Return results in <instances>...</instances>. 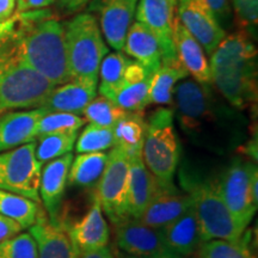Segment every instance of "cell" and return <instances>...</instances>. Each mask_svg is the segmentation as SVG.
<instances>
[{"label":"cell","instance_id":"obj_1","mask_svg":"<svg viewBox=\"0 0 258 258\" xmlns=\"http://www.w3.org/2000/svg\"><path fill=\"white\" fill-rule=\"evenodd\" d=\"M25 62L54 85L69 83L64 24L48 9L15 12L0 23V66Z\"/></svg>","mask_w":258,"mask_h":258},{"label":"cell","instance_id":"obj_2","mask_svg":"<svg viewBox=\"0 0 258 258\" xmlns=\"http://www.w3.org/2000/svg\"><path fill=\"white\" fill-rule=\"evenodd\" d=\"M212 83L234 109L257 101V49L247 31L226 36L211 55Z\"/></svg>","mask_w":258,"mask_h":258},{"label":"cell","instance_id":"obj_3","mask_svg":"<svg viewBox=\"0 0 258 258\" xmlns=\"http://www.w3.org/2000/svg\"><path fill=\"white\" fill-rule=\"evenodd\" d=\"M173 97L180 127L196 143L218 147L217 134H220L225 146L230 144L225 132L227 123H234L233 112L217 105L208 85L184 80L175 86Z\"/></svg>","mask_w":258,"mask_h":258},{"label":"cell","instance_id":"obj_4","mask_svg":"<svg viewBox=\"0 0 258 258\" xmlns=\"http://www.w3.org/2000/svg\"><path fill=\"white\" fill-rule=\"evenodd\" d=\"M180 184L191 198L202 243L215 239L237 240L246 231L228 211L219 192L217 182L201 178L194 173L182 172Z\"/></svg>","mask_w":258,"mask_h":258},{"label":"cell","instance_id":"obj_5","mask_svg":"<svg viewBox=\"0 0 258 258\" xmlns=\"http://www.w3.org/2000/svg\"><path fill=\"white\" fill-rule=\"evenodd\" d=\"M179 143L175 129L172 109L159 108L146 121L143 160L160 184H175L179 163Z\"/></svg>","mask_w":258,"mask_h":258},{"label":"cell","instance_id":"obj_6","mask_svg":"<svg viewBox=\"0 0 258 258\" xmlns=\"http://www.w3.org/2000/svg\"><path fill=\"white\" fill-rule=\"evenodd\" d=\"M64 40L71 78L98 80L99 67L109 49L95 16H74L64 24Z\"/></svg>","mask_w":258,"mask_h":258},{"label":"cell","instance_id":"obj_7","mask_svg":"<svg viewBox=\"0 0 258 258\" xmlns=\"http://www.w3.org/2000/svg\"><path fill=\"white\" fill-rule=\"evenodd\" d=\"M56 88L25 62H16L0 70V115L16 110L43 108Z\"/></svg>","mask_w":258,"mask_h":258},{"label":"cell","instance_id":"obj_8","mask_svg":"<svg viewBox=\"0 0 258 258\" xmlns=\"http://www.w3.org/2000/svg\"><path fill=\"white\" fill-rule=\"evenodd\" d=\"M129 173L131 158L120 147L114 146L108 154L96 192L103 214L114 225L129 219Z\"/></svg>","mask_w":258,"mask_h":258},{"label":"cell","instance_id":"obj_9","mask_svg":"<svg viewBox=\"0 0 258 258\" xmlns=\"http://www.w3.org/2000/svg\"><path fill=\"white\" fill-rule=\"evenodd\" d=\"M36 141L0 153V189L40 203L42 164L35 156Z\"/></svg>","mask_w":258,"mask_h":258},{"label":"cell","instance_id":"obj_10","mask_svg":"<svg viewBox=\"0 0 258 258\" xmlns=\"http://www.w3.org/2000/svg\"><path fill=\"white\" fill-rule=\"evenodd\" d=\"M254 170H257V166L253 163L232 161L217 182L219 192L228 211L245 228L257 211L251 196V177Z\"/></svg>","mask_w":258,"mask_h":258},{"label":"cell","instance_id":"obj_11","mask_svg":"<svg viewBox=\"0 0 258 258\" xmlns=\"http://www.w3.org/2000/svg\"><path fill=\"white\" fill-rule=\"evenodd\" d=\"M115 239L123 252L139 258H184L170 246L161 230L138 219L115 225Z\"/></svg>","mask_w":258,"mask_h":258},{"label":"cell","instance_id":"obj_12","mask_svg":"<svg viewBox=\"0 0 258 258\" xmlns=\"http://www.w3.org/2000/svg\"><path fill=\"white\" fill-rule=\"evenodd\" d=\"M178 0H140L137 5V22L144 24L157 38L161 50V61L176 59L173 46V25Z\"/></svg>","mask_w":258,"mask_h":258},{"label":"cell","instance_id":"obj_13","mask_svg":"<svg viewBox=\"0 0 258 258\" xmlns=\"http://www.w3.org/2000/svg\"><path fill=\"white\" fill-rule=\"evenodd\" d=\"M177 18L209 56L226 37L225 29L200 0H178Z\"/></svg>","mask_w":258,"mask_h":258},{"label":"cell","instance_id":"obj_14","mask_svg":"<svg viewBox=\"0 0 258 258\" xmlns=\"http://www.w3.org/2000/svg\"><path fill=\"white\" fill-rule=\"evenodd\" d=\"M139 0H93L90 10L98 15L102 35L112 49H123Z\"/></svg>","mask_w":258,"mask_h":258},{"label":"cell","instance_id":"obj_15","mask_svg":"<svg viewBox=\"0 0 258 258\" xmlns=\"http://www.w3.org/2000/svg\"><path fill=\"white\" fill-rule=\"evenodd\" d=\"M191 206L189 194L180 191L176 184L163 185L158 182L156 191L140 220L150 227L161 230Z\"/></svg>","mask_w":258,"mask_h":258},{"label":"cell","instance_id":"obj_16","mask_svg":"<svg viewBox=\"0 0 258 258\" xmlns=\"http://www.w3.org/2000/svg\"><path fill=\"white\" fill-rule=\"evenodd\" d=\"M63 227L66 228L78 253L108 246L110 238L109 226L103 214L97 194H93L92 205L86 214L74 224Z\"/></svg>","mask_w":258,"mask_h":258},{"label":"cell","instance_id":"obj_17","mask_svg":"<svg viewBox=\"0 0 258 258\" xmlns=\"http://www.w3.org/2000/svg\"><path fill=\"white\" fill-rule=\"evenodd\" d=\"M72 160L73 154L67 153L62 157L48 161L41 170L38 194L47 212L46 214L54 224H59L61 201L67 186Z\"/></svg>","mask_w":258,"mask_h":258},{"label":"cell","instance_id":"obj_18","mask_svg":"<svg viewBox=\"0 0 258 258\" xmlns=\"http://www.w3.org/2000/svg\"><path fill=\"white\" fill-rule=\"evenodd\" d=\"M29 233L36 243L38 258L79 257L66 228L60 222H51L42 209L35 224L29 227Z\"/></svg>","mask_w":258,"mask_h":258},{"label":"cell","instance_id":"obj_19","mask_svg":"<svg viewBox=\"0 0 258 258\" xmlns=\"http://www.w3.org/2000/svg\"><path fill=\"white\" fill-rule=\"evenodd\" d=\"M46 112L38 108L0 115V153L36 141L38 121Z\"/></svg>","mask_w":258,"mask_h":258},{"label":"cell","instance_id":"obj_20","mask_svg":"<svg viewBox=\"0 0 258 258\" xmlns=\"http://www.w3.org/2000/svg\"><path fill=\"white\" fill-rule=\"evenodd\" d=\"M152 73L135 60H129L123 82L111 101L128 112H143L150 104V88Z\"/></svg>","mask_w":258,"mask_h":258},{"label":"cell","instance_id":"obj_21","mask_svg":"<svg viewBox=\"0 0 258 258\" xmlns=\"http://www.w3.org/2000/svg\"><path fill=\"white\" fill-rule=\"evenodd\" d=\"M173 46L176 56L184 67L186 73L192 77L195 82L211 85L212 76L208 57L201 44L194 38L190 32L183 27L179 19H175L173 25Z\"/></svg>","mask_w":258,"mask_h":258},{"label":"cell","instance_id":"obj_22","mask_svg":"<svg viewBox=\"0 0 258 258\" xmlns=\"http://www.w3.org/2000/svg\"><path fill=\"white\" fill-rule=\"evenodd\" d=\"M97 88L98 80L96 79H71L50 92L43 108L48 111L82 114L96 97Z\"/></svg>","mask_w":258,"mask_h":258},{"label":"cell","instance_id":"obj_23","mask_svg":"<svg viewBox=\"0 0 258 258\" xmlns=\"http://www.w3.org/2000/svg\"><path fill=\"white\" fill-rule=\"evenodd\" d=\"M157 185L158 180L145 165L143 154L132 157L128 198L129 219L140 220L156 191Z\"/></svg>","mask_w":258,"mask_h":258},{"label":"cell","instance_id":"obj_24","mask_svg":"<svg viewBox=\"0 0 258 258\" xmlns=\"http://www.w3.org/2000/svg\"><path fill=\"white\" fill-rule=\"evenodd\" d=\"M122 50L152 74L161 64L159 43L152 32L140 22H134L131 25Z\"/></svg>","mask_w":258,"mask_h":258},{"label":"cell","instance_id":"obj_25","mask_svg":"<svg viewBox=\"0 0 258 258\" xmlns=\"http://www.w3.org/2000/svg\"><path fill=\"white\" fill-rule=\"evenodd\" d=\"M161 232L170 246L183 257L192 254L202 244L198 217L192 206L161 228Z\"/></svg>","mask_w":258,"mask_h":258},{"label":"cell","instance_id":"obj_26","mask_svg":"<svg viewBox=\"0 0 258 258\" xmlns=\"http://www.w3.org/2000/svg\"><path fill=\"white\" fill-rule=\"evenodd\" d=\"M114 146L120 147L129 158L143 154V146L146 134V121L143 112H125L112 127Z\"/></svg>","mask_w":258,"mask_h":258},{"label":"cell","instance_id":"obj_27","mask_svg":"<svg viewBox=\"0 0 258 258\" xmlns=\"http://www.w3.org/2000/svg\"><path fill=\"white\" fill-rule=\"evenodd\" d=\"M188 76L178 59L161 61L160 67L153 73L150 88V104L170 105L173 101V90L179 80Z\"/></svg>","mask_w":258,"mask_h":258},{"label":"cell","instance_id":"obj_28","mask_svg":"<svg viewBox=\"0 0 258 258\" xmlns=\"http://www.w3.org/2000/svg\"><path fill=\"white\" fill-rule=\"evenodd\" d=\"M108 153H79L71 164L67 185L90 188L98 183L104 171Z\"/></svg>","mask_w":258,"mask_h":258},{"label":"cell","instance_id":"obj_29","mask_svg":"<svg viewBox=\"0 0 258 258\" xmlns=\"http://www.w3.org/2000/svg\"><path fill=\"white\" fill-rule=\"evenodd\" d=\"M40 212V203L0 189V214L17 221L23 230L35 224Z\"/></svg>","mask_w":258,"mask_h":258},{"label":"cell","instance_id":"obj_30","mask_svg":"<svg viewBox=\"0 0 258 258\" xmlns=\"http://www.w3.org/2000/svg\"><path fill=\"white\" fill-rule=\"evenodd\" d=\"M200 258H257L251 249V232L237 240H209L200 246Z\"/></svg>","mask_w":258,"mask_h":258},{"label":"cell","instance_id":"obj_31","mask_svg":"<svg viewBox=\"0 0 258 258\" xmlns=\"http://www.w3.org/2000/svg\"><path fill=\"white\" fill-rule=\"evenodd\" d=\"M129 59H127L120 51L108 53L102 60L99 73L101 74V84H99V95L109 98L117 91L123 82L125 69H127Z\"/></svg>","mask_w":258,"mask_h":258},{"label":"cell","instance_id":"obj_32","mask_svg":"<svg viewBox=\"0 0 258 258\" xmlns=\"http://www.w3.org/2000/svg\"><path fill=\"white\" fill-rule=\"evenodd\" d=\"M77 138L78 133H57L38 137L35 150L36 159L43 165L64 154L72 153Z\"/></svg>","mask_w":258,"mask_h":258},{"label":"cell","instance_id":"obj_33","mask_svg":"<svg viewBox=\"0 0 258 258\" xmlns=\"http://www.w3.org/2000/svg\"><path fill=\"white\" fill-rule=\"evenodd\" d=\"M123 109L116 105L114 102L103 96L95 97L91 102L86 105L82 114L90 124L98 125V127L112 128L120 118L125 115Z\"/></svg>","mask_w":258,"mask_h":258},{"label":"cell","instance_id":"obj_34","mask_svg":"<svg viewBox=\"0 0 258 258\" xmlns=\"http://www.w3.org/2000/svg\"><path fill=\"white\" fill-rule=\"evenodd\" d=\"M85 122L84 118L71 112L48 111L38 121L36 135L38 138L47 134L78 133Z\"/></svg>","mask_w":258,"mask_h":258},{"label":"cell","instance_id":"obj_35","mask_svg":"<svg viewBox=\"0 0 258 258\" xmlns=\"http://www.w3.org/2000/svg\"><path fill=\"white\" fill-rule=\"evenodd\" d=\"M114 147L112 128L89 124L77 138L76 150L78 153L104 152Z\"/></svg>","mask_w":258,"mask_h":258},{"label":"cell","instance_id":"obj_36","mask_svg":"<svg viewBox=\"0 0 258 258\" xmlns=\"http://www.w3.org/2000/svg\"><path fill=\"white\" fill-rule=\"evenodd\" d=\"M0 258H38L34 238L30 233H19L0 241Z\"/></svg>","mask_w":258,"mask_h":258},{"label":"cell","instance_id":"obj_37","mask_svg":"<svg viewBox=\"0 0 258 258\" xmlns=\"http://www.w3.org/2000/svg\"><path fill=\"white\" fill-rule=\"evenodd\" d=\"M235 16V23L240 30L256 28L258 19V0H232Z\"/></svg>","mask_w":258,"mask_h":258},{"label":"cell","instance_id":"obj_38","mask_svg":"<svg viewBox=\"0 0 258 258\" xmlns=\"http://www.w3.org/2000/svg\"><path fill=\"white\" fill-rule=\"evenodd\" d=\"M211 10L222 28L228 25L232 16L231 0H200Z\"/></svg>","mask_w":258,"mask_h":258},{"label":"cell","instance_id":"obj_39","mask_svg":"<svg viewBox=\"0 0 258 258\" xmlns=\"http://www.w3.org/2000/svg\"><path fill=\"white\" fill-rule=\"evenodd\" d=\"M22 230H23V227L17 221L0 214V241L15 237V235L21 233Z\"/></svg>","mask_w":258,"mask_h":258},{"label":"cell","instance_id":"obj_40","mask_svg":"<svg viewBox=\"0 0 258 258\" xmlns=\"http://www.w3.org/2000/svg\"><path fill=\"white\" fill-rule=\"evenodd\" d=\"M91 0H55L61 15L71 16L82 11Z\"/></svg>","mask_w":258,"mask_h":258},{"label":"cell","instance_id":"obj_41","mask_svg":"<svg viewBox=\"0 0 258 258\" xmlns=\"http://www.w3.org/2000/svg\"><path fill=\"white\" fill-rule=\"evenodd\" d=\"M54 3H55V0H17L16 12H27L47 9L50 5H53Z\"/></svg>","mask_w":258,"mask_h":258},{"label":"cell","instance_id":"obj_42","mask_svg":"<svg viewBox=\"0 0 258 258\" xmlns=\"http://www.w3.org/2000/svg\"><path fill=\"white\" fill-rule=\"evenodd\" d=\"M17 0H0V23L6 22L16 12Z\"/></svg>","mask_w":258,"mask_h":258},{"label":"cell","instance_id":"obj_43","mask_svg":"<svg viewBox=\"0 0 258 258\" xmlns=\"http://www.w3.org/2000/svg\"><path fill=\"white\" fill-rule=\"evenodd\" d=\"M78 258H115L114 254L108 246L102 247V249H97L92 251H85V252H80Z\"/></svg>","mask_w":258,"mask_h":258},{"label":"cell","instance_id":"obj_44","mask_svg":"<svg viewBox=\"0 0 258 258\" xmlns=\"http://www.w3.org/2000/svg\"><path fill=\"white\" fill-rule=\"evenodd\" d=\"M118 258H139V257H135L133 254H129V253H125L122 251V253L118 256Z\"/></svg>","mask_w":258,"mask_h":258}]
</instances>
